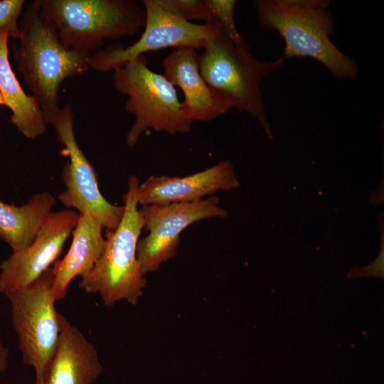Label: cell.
Returning <instances> with one entry per match:
<instances>
[{"label":"cell","mask_w":384,"mask_h":384,"mask_svg":"<svg viewBox=\"0 0 384 384\" xmlns=\"http://www.w3.org/2000/svg\"><path fill=\"white\" fill-rule=\"evenodd\" d=\"M19 42L13 47L17 68L48 124L59 110L62 82L84 75L91 53L68 48L57 31L40 13V0L26 6L18 23Z\"/></svg>","instance_id":"obj_1"},{"label":"cell","mask_w":384,"mask_h":384,"mask_svg":"<svg viewBox=\"0 0 384 384\" xmlns=\"http://www.w3.org/2000/svg\"><path fill=\"white\" fill-rule=\"evenodd\" d=\"M260 25L277 31L284 41V60L309 57L338 79H353L358 66L331 41L334 18L329 0H256Z\"/></svg>","instance_id":"obj_2"},{"label":"cell","mask_w":384,"mask_h":384,"mask_svg":"<svg viewBox=\"0 0 384 384\" xmlns=\"http://www.w3.org/2000/svg\"><path fill=\"white\" fill-rule=\"evenodd\" d=\"M139 178L131 176L124 195V211L118 227L106 230L105 251L79 287L87 294L99 293L106 307L124 299L136 304L146 280L140 270L137 247L144 220L138 209Z\"/></svg>","instance_id":"obj_3"},{"label":"cell","mask_w":384,"mask_h":384,"mask_svg":"<svg viewBox=\"0 0 384 384\" xmlns=\"http://www.w3.org/2000/svg\"><path fill=\"white\" fill-rule=\"evenodd\" d=\"M284 61L282 58L272 61L255 58L249 47L238 46L220 26L198 55L200 72L208 85L232 107L255 118L270 138L272 132L261 85L267 75L282 67Z\"/></svg>","instance_id":"obj_4"},{"label":"cell","mask_w":384,"mask_h":384,"mask_svg":"<svg viewBox=\"0 0 384 384\" xmlns=\"http://www.w3.org/2000/svg\"><path fill=\"white\" fill-rule=\"evenodd\" d=\"M40 13L68 48L90 53L105 38L134 35L146 12L133 0H40Z\"/></svg>","instance_id":"obj_5"},{"label":"cell","mask_w":384,"mask_h":384,"mask_svg":"<svg viewBox=\"0 0 384 384\" xmlns=\"http://www.w3.org/2000/svg\"><path fill=\"white\" fill-rule=\"evenodd\" d=\"M115 88L127 95V112L135 120L126 136L129 146H135L149 129L169 134L191 130L192 122L181 109L176 87L164 75L152 71L144 55L114 70Z\"/></svg>","instance_id":"obj_6"},{"label":"cell","mask_w":384,"mask_h":384,"mask_svg":"<svg viewBox=\"0 0 384 384\" xmlns=\"http://www.w3.org/2000/svg\"><path fill=\"white\" fill-rule=\"evenodd\" d=\"M52 268L29 284L5 295L11 304V320L26 365L33 367L36 384H44L60 334L55 308Z\"/></svg>","instance_id":"obj_7"},{"label":"cell","mask_w":384,"mask_h":384,"mask_svg":"<svg viewBox=\"0 0 384 384\" xmlns=\"http://www.w3.org/2000/svg\"><path fill=\"white\" fill-rule=\"evenodd\" d=\"M146 22L140 38L132 45L113 46L91 53L90 68L109 72L122 67L144 53L167 48L203 49L218 28L196 24L170 10L163 0H144Z\"/></svg>","instance_id":"obj_8"},{"label":"cell","mask_w":384,"mask_h":384,"mask_svg":"<svg viewBox=\"0 0 384 384\" xmlns=\"http://www.w3.org/2000/svg\"><path fill=\"white\" fill-rule=\"evenodd\" d=\"M48 124L53 125L58 142L63 145L61 154L68 157L62 174L65 190L59 195V201L80 215H91L106 230H115L122 218L124 205L112 204L102 195L95 169L77 142L71 105L60 107Z\"/></svg>","instance_id":"obj_9"},{"label":"cell","mask_w":384,"mask_h":384,"mask_svg":"<svg viewBox=\"0 0 384 384\" xmlns=\"http://www.w3.org/2000/svg\"><path fill=\"white\" fill-rule=\"evenodd\" d=\"M216 196L206 199L169 204L144 206L139 210L148 235L139 240L137 257L143 275L156 271L176 255L181 233L193 223L228 215Z\"/></svg>","instance_id":"obj_10"},{"label":"cell","mask_w":384,"mask_h":384,"mask_svg":"<svg viewBox=\"0 0 384 384\" xmlns=\"http://www.w3.org/2000/svg\"><path fill=\"white\" fill-rule=\"evenodd\" d=\"M79 217L73 209L52 212L33 242L1 263L0 293L6 294L26 287L50 268L61 253Z\"/></svg>","instance_id":"obj_11"},{"label":"cell","mask_w":384,"mask_h":384,"mask_svg":"<svg viewBox=\"0 0 384 384\" xmlns=\"http://www.w3.org/2000/svg\"><path fill=\"white\" fill-rule=\"evenodd\" d=\"M239 186L233 164L223 161L183 177L151 176L139 185L137 199L143 206L192 202L218 191H230Z\"/></svg>","instance_id":"obj_12"},{"label":"cell","mask_w":384,"mask_h":384,"mask_svg":"<svg viewBox=\"0 0 384 384\" xmlns=\"http://www.w3.org/2000/svg\"><path fill=\"white\" fill-rule=\"evenodd\" d=\"M164 75L183 91L181 109L191 121L207 122L227 112L231 104L210 88L202 77L193 48L174 49L163 60Z\"/></svg>","instance_id":"obj_13"},{"label":"cell","mask_w":384,"mask_h":384,"mask_svg":"<svg viewBox=\"0 0 384 384\" xmlns=\"http://www.w3.org/2000/svg\"><path fill=\"white\" fill-rule=\"evenodd\" d=\"M58 341L44 384H91L101 373L95 346L59 313Z\"/></svg>","instance_id":"obj_14"},{"label":"cell","mask_w":384,"mask_h":384,"mask_svg":"<svg viewBox=\"0 0 384 384\" xmlns=\"http://www.w3.org/2000/svg\"><path fill=\"white\" fill-rule=\"evenodd\" d=\"M103 229L91 215H80L68 251L52 267V293L55 302L65 298L68 286L75 277L87 275L102 255L106 245Z\"/></svg>","instance_id":"obj_15"},{"label":"cell","mask_w":384,"mask_h":384,"mask_svg":"<svg viewBox=\"0 0 384 384\" xmlns=\"http://www.w3.org/2000/svg\"><path fill=\"white\" fill-rule=\"evenodd\" d=\"M9 36V29L0 28V93L11 111V123L25 137L34 139L46 132L47 123L38 103L32 95L25 93L11 68Z\"/></svg>","instance_id":"obj_16"},{"label":"cell","mask_w":384,"mask_h":384,"mask_svg":"<svg viewBox=\"0 0 384 384\" xmlns=\"http://www.w3.org/2000/svg\"><path fill=\"white\" fill-rule=\"evenodd\" d=\"M55 203V198L48 192L34 194L21 206L0 201V239L13 252L26 248L52 213Z\"/></svg>","instance_id":"obj_17"},{"label":"cell","mask_w":384,"mask_h":384,"mask_svg":"<svg viewBox=\"0 0 384 384\" xmlns=\"http://www.w3.org/2000/svg\"><path fill=\"white\" fill-rule=\"evenodd\" d=\"M206 13V23L220 26L238 46L249 47L240 34L235 21V0H204Z\"/></svg>","instance_id":"obj_18"},{"label":"cell","mask_w":384,"mask_h":384,"mask_svg":"<svg viewBox=\"0 0 384 384\" xmlns=\"http://www.w3.org/2000/svg\"><path fill=\"white\" fill-rule=\"evenodd\" d=\"M24 4L23 0H0V28L9 29L11 36L16 39L20 35L18 19Z\"/></svg>","instance_id":"obj_19"},{"label":"cell","mask_w":384,"mask_h":384,"mask_svg":"<svg viewBox=\"0 0 384 384\" xmlns=\"http://www.w3.org/2000/svg\"><path fill=\"white\" fill-rule=\"evenodd\" d=\"M164 4L184 20H203L206 13L204 0H163Z\"/></svg>","instance_id":"obj_20"},{"label":"cell","mask_w":384,"mask_h":384,"mask_svg":"<svg viewBox=\"0 0 384 384\" xmlns=\"http://www.w3.org/2000/svg\"><path fill=\"white\" fill-rule=\"evenodd\" d=\"M380 250L377 258L370 265L363 267L352 268L348 276L349 277H375L383 278L384 274V235H383V220L380 224Z\"/></svg>","instance_id":"obj_21"},{"label":"cell","mask_w":384,"mask_h":384,"mask_svg":"<svg viewBox=\"0 0 384 384\" xmlns=\"http://www.w3.org/2000/svg\"><path fill=\"white\" fill-rule=\"evenodd\" d=\"M9 351L0 341V373H4L8 367Z\"/></svg>","instance_id":"obj_22"},{"label":"cell","mask_w":384,"mask_h":384,"mask_svg":"<svg viewBox=\"0 0 384 384\" xmlns=\"http://www.w3.org/2000/svg\"><path fill=\"white\" fill-rule=\"evenodd\" d=\"M0 105H5L4 97L1 93H0Z\"/></svg>","instance_id":"obj_23"}]
</instances>
